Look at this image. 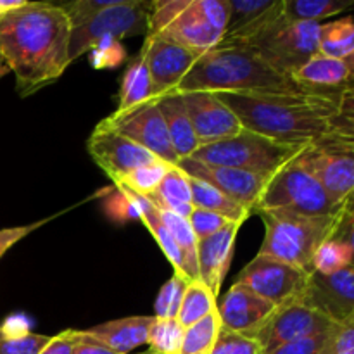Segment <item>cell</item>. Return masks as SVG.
I'll use <instances>...</instances> for the list:
<instances>
[{
    "label": "cell",
    "instance_id": "6da1fadb",
    "mask_svg": "<svg viewBox=\"0 0 354 354\" xmlns=\"http://www.w3.org/2000/svg\"><path fill=\"white\" fill-rule=\"evenodd\" d=\"M71 24L61 6L26 2L0 16V68L23 97L50 85L68 69Z\"/></svg>",
    "mask_w": 354,
    "mask_h": 354
},
{
    "label": "cell",
    "instance_id": "7a4b0ae2",
    "mask_svg": "<svg viewBox=\"0 0 354 354\" xmlns=\"http://www.w3.org/2000/svg\"><path fill=\"white\" fill-rule=\"evenodd\" d=\"M342 95L297 93V95H242L218 93L235 113L244 130L286 144L308 145L330 131Z\"/></svg>",
    "mask_w": 354,
    "mask_h": 354
},
{
    "label": "cell",
    "instance_id": "3957f363",
    "mask_svg": "<svg viewBox=\"0 0 354 354\" xmlns=\"http://www.w3.org/2000/svg\"><path fill=\"white\" fill-rule=\"evenodd\" d=\"M187 92L242 95L310 93L301 88L292 76L275 71L254 52L235 45H216L201 55L176 88V93Z\"/></svg>",
    "mask_w": 354,
    "mask_h": 354
},
{
    "label": "cell",
    "instance_id": "277c9868",
    "mask_svg": "<svg viewBox=\"0 0 354 354\" xmlns=\"http://www.w3.org/2000/svg\"><path fill=\"white\" fill-rule=\"evenodd\" d=\"M258 214L265 223V239L258 254L272 256L310 275L313 273L315 252L322 242L330 239L339 220V214L303 216L282 209H266Z\"/></svg>",
    "mask_w": 354,
    "mask_h": 354
},
{
    "label": "cell",
    "instance_id": "5b68a950",
    "mask_svg": "<svg viewBox=\"0 0 354 354\" xmlns=\"http://www.w3.org/2000/svg\"><path fill=\"white\" fill-rule=\"evenodd\" d=\"M306 145L286 144L263 135L242 130L225 140L201 145L190 158L204 165L244 169L272 178L283 166L301 154Z\"/></svg>",
    "mask_w": 354,
    "mask_h": 354
},
{
    "label": "cell",
    "instance_id": "8992f818",
    "mask_svg": "<svg viewBox=\"0 0 354 354\" xmlns=\"http://www.w3.org/2000/svg\"><path fill=\"white\" fill-rule=\"evenodd\" d=\"M320 23L289 21L279 16L275 21L235 47L254 52L270 68L292 76L313 55L320 54Z\"/></svg>",
    "mask_w": 354,
    "mask_h": 354
},
{
    "label": "cell",
    "instance_id": "52a82bcc",
    "mask_svg": "<svg viewBox=\"0 0 354 354\" xmlns=\"http://www.w3.org/2000/svg\"><path fill=\"white\" fill-rule=\"evenodd\" d=\"M266 209L290 211L303 216H337L342 204L332 199L299 158H294L270 178L259 201L258 213Z\"/></svg>",
    "mask_w": 354,
    "mask_h": 354
},
{
    "label": "cell",
    "instance_id": "ba28073f",
    "mask_svg": "<svg viewBox=\"0 0 354 354\" xmlns=\"http://www.w3.org/2000/svg\"><path fill=\"white\" fill-rule=\"evenodd\" d=\"M151 7L152 2L149 0H116L86 23L71 28L68 45L69 64L106 41L147 35Z\"/></svg>",
    "mask_w": 354,
    "mask_h": 354
},
{
    "label": "cell",
    "instance_id": "9c48e42d",
    "mask_svg": "<svg viewBox=\"0 0 354 354\" xmlns=\"http://www.w3.org/2000/svg\"><path fill=\"white\" fill-rule=\"evenodd\" d=\"M297 158L335 203L344 204L354 190V138L328 131L310 142Z\"/></svg>",
    "mask_w": 354,
    "mask_h": 354
},
{
    "label": "cell",
    "instance_id": "30bf717a",
    "mask_svg": "<svg viewBox=\"0 0 354 354\" xmlns=\"http://www.w3.org/2000/svg\"><path fill=\"white\" fill-rule=\"evenodd\" d=\"M227 0H190L182 14L158 37L199 54H206L221 41L227 30Z\"/></svg>",
    "mask_w": 354,
    "mask_h": 354
},
{
    "label": "cell",
    "instance_id": "8fae6325",
    "mask_svg": "<svg viewBox=\"0 0 354 354\" xmlns=\"http://www.w3.org/2000/svg\"><path fill=\"white\" fill-rule=\"evenodd\" d=\"M310 273L272 256L258 254L239 273L237 282L273 306L297 299L306 287Z\"/></svg>",
    "mask_w": 354,
    "mask_h": 354
},
{
    "label": "cell",
    "instance_id": "7c38bea8",
    "mask_svg": "<svg viewBox=\"0 0 354 354\" xmlns=\"http://www.w3.org/2000/svg\"><path fill=\"white\" fill-rule=\"evenodd\" d=\"M332 327H335V324L328 318L294 299L277 306L251 337L258 342L263 354H270L287 342L322 334Z\"/></svg>",
    "mask_w": 354,
    "mask_h": 354
},
{
    "label": "cell",
    "instance_id": "4fadbf2b",
    "mask_svg": "<svg viewBox=\"0 0 354 354\" xmlns=\"http://www.w3.org/2000/svg\"><path fill=\"white\" fill-rule=\"evenodd\" d=\"M100 124L123 135L128 140L135 142L161 161L169 162L173 166L178 165V158L169 142L165 118H162L156 100L142 104L127 113H113L106 120L100 121Z\"/></svg>",
    "mask_w": 354,
    "mask_h": 354
},
{
    "label": "cell",
    "instance_id": "5bb4252c",
    "mask_svg": "<svg viewBox=\"0 0 354 354\" xmlns=\"http://www.w3.org/2000/svg\"><path fill=\"white\" fill-rule=\"evenodd\" d=\"M176 166L183 169L187 175L203 180V182L209 183L211 187L220 190L228 199L249 211L251 216L258 214L259 201H261L263 192L270 182V178H266V176L244 171V169L227 168V166L204 165V162L196 161L192 158L180 159Z\"/></svg>",
    "mask_w": 354,
    "mask_h": 354
},
{
    "label": "cell",
    "instance_id": "9a60e30c",
    "mask_svg": "<svg viewBox=\"0 0 354 354\" xmlns=\"http://www.w3.org/2000/svg\"><path fill=\"white\" fill-rule=\"evenodd\" d=\"M335 325L354 322V266L332 275L311 273L306 287L297 297Z\"/></svg>",
    "mask_w": 354,
    "mask_h": 354
},
{
    "label": "cell",
    "instance_id": "2e32d148",
    "mask_svg": "<svg viewBox=\"0 0 354 354\" xmlns=\"http://www.w3.org/2000/svg\"><path fill=\"white\" fill-rule=\"evenodd\" d=\"M140 54L151 75L156 100L176 93L182 80L203 55L158 35H147Z\"/></svg>",
    "mask_w": 354,
    "mask_h": 354
},
{
    "label": "cell",
    "instance_id": "e0dca14e",
    "mask_svg": "<svg viewBox=\"0 0 354 354\" xmlns=\"http://www.w3.org/2000/svg\"><path fill=\"white\" fill-rule=\"evenodd\" d=\"M86 149H88L93 161L113 180L114 185L123 182L131 171H135L140 166L158 161L154 154L142 149L135 142L128 140L123 135L102 127L100 123L90 135Z\"/></svg>",
    "mask_w": 354,
    "mask_h": 354
},
{
    "label": "cell",
    "instance_id": "ac0fdd59",
    "mask_svg": "<svg viewBox=\"0 0 354 354\" xmlns=\"http://www.w3.org/2000/svg\"><path fill=\"white\" fill-rule=\"evenodd\" d=\"M180 95L192 123L194 133L199 140V147L230 138L244 130L234 111L218 97V93L187 92Z\"/></svg>",
    "mask_w": 354,
    "mask_h": 354
},
{
    "label": "cell",
    "instance_id": "d6986e66",
    "mask_svg": "<svg viewBox=\"0 0 354 354\" xmlns=\"http://www.w3.org/2000/svg\"><path fill=\"white\" fill-rule=\"evenodd\" d=\"M273 310H275L273 304L241 283H234L218 304L221 327L249 337L265 324Z\"/></svg>",
    "mask_w": 354,
    "mask_h": 354
},
{
    "label": "cell",
    "instance_id": "ffe728a7",
    "mask_svg": "<svg viewBox=\"0 0 354 354\" xmlns=\"http://www.w3.org/2000/svg\"><path fill=\"white\" fill-rule=\"evenodd\" d=\"M241 223H227L211 237L203 239L197 244V266H199V280L218 297L230 270L232 258H234L235 239H237Z\"/></svg>",
    "mask_w": 354,
    "mask_h": 354
},
{
    "label": "cell",
    "instance_id": "44dd1931",
    "mask_svg": "<svg viewBox=\"0 0 354 354\" xmlns=\"http://www.w3.org/2000/svg\"><path fill=\"white\" fill-rule=\"evenodd\" d=\"M228 21L218 45H239L282 16L283 0H227Z\"/></svg>",
    "mask_w": 354,
    "mask_h": 354
},
{
    "label": "cell",
    "instance_id": "7402d4cb",
    "mask_svg": "<svg viewBox=\"0 0 354 354\" xmlns=\"http://www.w3.org/2000/svg\"><path fill=\"white\" fill-rule=\"evenodd\" d=\"M297 85L310 93H348L354 90V80L348 62L317 54L292 75Z\"/></svg>",
    "mask_w": 354,
    "mask_h": 354
},
{
    "label": "cell",
    "instance_id": "603a6c76",
    "mask_svg": "<svg viewBox=\"0 0 354 354\" xmlns=\"http://www.w3.org/2000/svg\"><path fill=\"white\" fill-rule=\"evenodd\" d=\"M116 187H118V190H120L121 196H123L124 199H127L128 203L135 207V211L138 213V220L145 225V228H147V230L152 234V237L156 239V242L159 244L161 251L165 252L166 259L171 263L175 273L185 277V279L190 282L189 272H187L185 259H183V256H182V252H180L176 242L173 241V237L169 235L168 228H166L165 223H162L161 214H159L158 207H156L154 204L147 199V197L142 196V194H138V192H135V190H131L130 187L123 185V183H118Z\"/></svg>",
    "mask_w": 354,
    "mask_h": 354
},
{
    "label": "cell",
    "instance_id": "cb8c5ba5",
    "mask_svg": "<svg viewBox=\"0 0 354 354\" xmlns=\"http://www.w3.org/2000/svg\"><path fill=\"white\" fill-rule=\"evenodd\" d=\"M152 322H154V317H128L95 325L83 332L106 344L113 351L128 354L138 346L147 344L149 328Z\"/></svg>",
    "mask_w": 354,
    "mask_h": 354
},
{
    "label": "cell",
    "instance_id": "d4e9b609",
    "mask_svg": "<svg viewBox=\"0 0 354 354\" xmlns=\"http://www.w3.org/2000/svg\"><path fill=\"white\" fill-rule=\"evenodd\" d=\"M162 118H165L166 130H168L169 142L175 151L176 158L187 159L199 149V140L194 133L192 123L187 114L183 99L180 93H171V95L161 97L156 100Z\"/></svg>",
    "mask_w": 354,
    "mask_h": 354
},
{
    "label": "cell",
    "instance_id": "484cf974",
    "mask_svg": "<svg viewBox=\"0 0 354 354\" xmlns=\"http://www.w3.org/2000/svg\"><path fill=\"white\" fill-rule=\"evenodd\" d=\"M147 199L158 209L168 211V213L178 214V216L189 220L194 211L189 175L178 166H171L158 189L151 196H147Z\"/></svg>",
    "mask_w": 354,
    "mask_h": 354
},
{
    "label": "cell",
    "instance_id": "4316f807",
    "mask_svg": "<svg viewBox=\"0 0 354 354\" xmlns=\"http://www.w3.org/2000/svg\"><path fill=\"white\" fill-rule=\"evenodd\" d=\"M151 100H156L154 86H152L144 55L138 54L137 57L131 59L130 64L124 69L120 88V102H118V109L114 111V114L127 113V111L135 109Z\"/></svg>",
    "mask_w": 354,
    "mask_h": 354
},
{
    "label": "cell",
    "instance_id": "83f0119b",
    "mask_svg": "<svg viewBox=\"0 0 354 354\" xmlns=\"http://www.w3.org/2000/svg\"><path fill=\"white\" fill-rule=\"evenodd\" d=\"M189 183H190V190H192L194 207H199V209H206V211H211V213L220 214V216L227 218V220L232 221V223L242 225L249 216H251L249 211H245L244 207L239 206L237 203L228 199L225 194H221L220 190L211 187L209 183L194 178V176L190 175H189Z\"/></svg>",
    "mask_w": 354,
    "mask_h": 354
},
{
    "label": "cell",
    "instance_id": "f1b7e54d",
    "mask_svg": "<svg viewBox=\"0 0 354 354\" xmlns=\"http://www.w3.org/2000/svg\"><path fill=\"white\" fill-rule=\"evenodd\" d=\"M320 54L348 61L354 55V19L346 16L334 23L322 24Z\"/></svg>",
    "mask_w": 354,
    "mask_h": 354
},
{
    "label": "cell",
    "instance_id": "f546056e",
    "mask_svg": "<svg viewBox=\"0 0 354 354\" xmlns=\"http://www.w3.org/2000/svg\"><path fill=\"white\" fill-rule=\"evenodd\" d=\"M353 7L354 0H283V16L289 21L320 23Z\"/></svg>",
    "mask_w": 354,
    "mask_h": 354
},
{
    "label": "cell",
    "instance_id": "4dcf8cb0",
    "mask_svg": "<svg viewBox=\"0 0 354 354\" xmlns=\"http://www.w3.org/2000/svg\"><path fill=\"white\" fill-rule=\"evenodd\" d=\"M216 299L218 297L201 280L190 282L185 290V296H183L182 306H180L176 320L185 328L197 324V322L204 320V318L209 317L211 313H214L218 310Z\"/></svg>",
    "mask_w": 354,
    "mask_h": 354
},
{
    "label": "cell",
    "instance_id": "1f68e13d",
    "mask_svg": "<svg viewBox=\"0 0 354 354\" xmlns=\"http://www.w3.org/2000/svg\"><path fill=\"white\" fill-rule=\"evenodd\" d=\"M221 328L218 310L204 320L185 328L178 354H211Z\"/></svg>",
    "mask_w": 354,
    "mask_h": 354
},
{
    "label": "cell",
    "instance_id": "d6a6232c",
    "mask_svg": "<svg viewBox=\"0 0 354 354\" xmlns=\"http://www.w3.org/2000/svg\"><path fill=\"white\" fill-rule=\"evenodd\" d=\"M185 327L176 318H156L149 328L147 344L156 354H178Z\"/></svg>",
    "mask_w": 354,
    "mask_h": 354
},
{
    "label": "cell",
    "instance_id": "836d02e7",
    "mask_svg": "<svg viewBox=\"0 0 354 354\" xmlns=\"http://www.w3.org/2000/svg\"><path fill=\"white\" fill-rule=\"evenodd\" d=\"M353 266L351 251L344 242L337 239H327L322 242L320 248L317 249L313 258V272L320 275H332L341 270Z\"/></svg>",
    "mask_w": 354,
    "mask_h": 354
},
{
    "label": "cell",
    "instance_id": "e575fe53",
    "mask_svg": "<svg viewBox=\"0 0 354 354\" xmlns=\"http://www.w3.org/2000/svg\"><path fill=\"white\" fill-rule=\"evenodd\" d=\"M50 337L33 332H14L0 327V354H40Z\"/></svg>",
    "mask_w": 354,
    "mask_h": 354
},
{
    "label": "cell",
    "instance_id": "d590c367",
    "mask_svg": "<svg viewBox=\"0 0 354 354\" xmlns=\"http://www.w3.org/2000/svg\"><path fill=\"white\" fill-rule=\"evenodd\" d=\"M171 166L173 165H169V162L158 159V161L149 162V165L140 166V168H137L135 171H131L130 175L120 183H123V185L130 187V189L135 190V192L147 197L158 189L159 183L162 182V178H165V175L169 171Z\"/></svg>",
    "mask_w": 354,
    "mask_h": 354
},
{
    "label": "cell",
    "instance_id": "8d00e7d4",
    "mask_svg": "<svg viewBox=\"0 0 354 354\" xmlns=\"http://www.w3.org/2000/svg\"><path fill=\"white\" fill-rule=\"evenodd\" d=\"M189 280L185 277L173 273L171 279L161 287L156 299V318H176L178 317L180 306H182L183 296L189 287Z\"/></svg>",
    "mask_w": 354,
    "mask_h": 354
},
{
    "label": "cell",
    "instance_id": "74e56055",
    "mask_svg": "<svg viewBox=\"0 0 354 354\" xmlns=\"http://www.w3.org/2000/svg\"><path fill=\"white\" fill-rule=\"evenodd\" d=\"M211 354H263L258 342L252 337L221 327Z\"/></svg>",
    "mask_w": 354,
    "mask_h": 354
},
{
    "label": "cell",
    "instance_id": "f35d334b",
    "mask_svg": "<svg viewBox=\"0 0 354 354\" xmlns=\"http://www.w3.org/2000/svg\"><path fill=\"white\" fill-rule=\"evenodd\" d=\"M114 2L116 0H76V2L64 3L61 7L66 12V16H68L71 28H75L92 19L93 16H97L104 9L113 6Z\"/></svg>",
    "mask_w": 354,
    "mask_h": 354
},
{
    "label": "cell",
    "instance_id": "ab89813d",
    "mask_svg": "<svg viewBox=\"0 0 354 354\" xmlns=\"http://www.w3.org/2000/svg\"><path fill=\"white\" fill-rule=\"evenodd\" d=\"M189 223L190 227H192L194 234H196L197 241H203V239L211 237V235L220 232L223 227H227V223H230V221L216 213L194 207L192 214H190L189 218Z\"/></svg>",
    "mask_w": 354,
    "mask_h": 354
},
{
    "label": "cell",
    "instance_id": "60d3db41",
    "mask_svg": "<svg viewBox=\"0 0 354 354\" xmlns=\"http://www.w3.org/2000/svg\"><path fill=\"white\" fill-rule=\"evenodd\" d=\"M330 131L354 138V90L341 99L337 113L330 120Z\"/></svg>",
    "mask_w": 354,
    "mask_h": 354
},
{
    "label": "cell",
    "instance_id": "b9f144b4",
    "mask_svg": "<svg viewBox=\"0 0 354 354\" xmlns=\"http://www.w3.org/2000/svg\"><path fill=\"white\" fill-rule=\"evenodd\" d=\"M320 354H354V322L335 325Z\"/></svg>",
    "mask_w": 354,
    "mask_h": 354
},
{
    "label": "cell",
    "instance_id": "7bdbcfd3",
    "mask_svg": "<svg viewBox=\"0 0 354 354\" xmlns=\"http://www.w3.org/2000/svg\"><path fill=\"white\" fill-rule=\"evenodd\" d=\"M332 328L327 332H322V334L310 335V337H303L297 339V341L287 342V344L280 346V348H277L275 351H272L270 354H320L322 349L327 344V339L328 335H330Z\"/></svg>",
    "mask_w": 354,
    "mask_h": 354
},
{
    "label": "cell",
    "instance_id": "ee69618b",
    "mask_svg": "<svg viewBox=\"0 0 354 354\" xmlns=\"http://www.w3.org/2000/svg\"><path fill=\"white\" fill-rule=\"evenodd\" d=\"M47 220L44 221H37V223H31V225H24V227H12V228H3L0 230V258L9 251L12 245H16L17 242L23 241L26 235H30L31 232L37 230L38 227L45 223Z\"/></svg>",
    "mask_w": 354,
    "mask_h": 354
},
{
    "label": "cell",
    "instance_id": "f6af8a7d",
    "mask_svg": "<svg viewBox=\"0 0 354 354\" xmlns=\"http://www.w3.org/2000/svg\"><path fill=\"white\" fill-rule=\"evenodd\" d=\"M76 332L73 328L68 330H62L61 334L50 337V341L47 342L40 354H73V348H75L76 342Z\"/></svg>",
    "mask_w": 354,
    "mask_h": 354
},
{
    "label": "cell",
    "instance_id": "bcb514c9",
    "mask_svg": "<svg viewBox=\"0 0 354 354\" xmlns=\"http://www.w3.org/2000/svg\"><path fill=\"white\" fill-rule=\"evenodd\" d=\"M332 239H337V241L344 242L346 245L351 251L353 258V266H354V214H339L337 225H335L334 232L330 235Z\"/></svg>",
    "mask_w": 354,
    "mask_h": 354
},
{
    "label": "cell",
    "instance_id": "7dc6e473",
    "mask_svg": "<svg viewBox=\"0 0 354 354\" xmlns=\"http://www.w3.org/2000/svg\"><path fill=\"white\" fill-rule=\"evenodd\" d=\"M73 354H120L107 348L106 344L99 342L97 339L86 335L83 330L76 332V342L73 348Z\"/></svg>",
    "mask_w": 354,
    "mask_h": 354
},
{
    "label": "cell",
    "instance_id": "c3c4849f",
    "mask_svg": "<svg viewBox=\"0 0 354 354\" xmlns=\"http://www.w3.org/2000/svg\"><path fill=\"white\" fill-rule=\"evenodd\" d=\"M24 3V0H0V16H3L9 10L17 9Z\"/></svg>",
    "mask_w": 354,
    "mask_h": 354
},
{
    "label": "cell",
    "instance_id": "681fc988",
    "mask_svg": "<svg viewBox=\"0 0 354 354\" xmlns=\"http://www.w3.org/2000/svg\"><path fill=\"white\" fill-rule=\"evenodd\" d=\"M342 213L346 214H354V190L348 196V199L342 204Z\"/></svg>",
    "mask_w": 354,
    "mask_h": 354
},
{
    "label": "cell",
    "instance_id": "f907efd6",
    "mask_svg": "<svg viewBox=\"0 0 354 354\" xmlns=\"http://www.w3.org/2000/svg\"><path fill=\"white\" fill-rule=\"evenodd\" d=\"M346 62H348V68H349V71H351V76L354 80V55H353V57H349Z\"/></svg>",
    "mask_w": 354,
    "mask_h": 354
},
{
    "label": "cell",
    "instance_id": "816d5d0a",
    "mask_svg": "<svg viewBox=\"0 0 354 354\" xmlns=\"http://www.w3.org/2000/svg\"><path fill=\"white\" fill-rule=\"evenodd\" d=\"M142 354H156V353H154V351H151V349H149L147 353H142Z\"/></svg>",
    "mask_w": 354,
    "mask_h": 354
}]
</instances>
